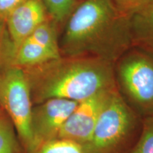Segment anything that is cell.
I'll return each instance as SVG.
<instances>
[{"instance_id":"cell-5","label":"cell","mask_w":153,"mask_h":153,"mask_svg":"<svg viewBox=\"0 0 153 153\" xmlns=\"http://www.w3.org/2000/svg\"><path fill=\"white\" fill-rule=\"evenodd\" d=\"M33 106L24 70L10 66L0 70V107L14 124L24 153L31 145L30 118Z\"/></svg>"},{"instance_id":"cell-7","label":"cell","mask_w":153,"mask_h":153,"mask_svg":"<svg viewBox=\"0 0 153 153\" xmlns=\"http://www.w3.org/2000/svg\"><path fill=\"white\" fill-rule=\"evenodd\" d=\"M77 104V101L55 98L33 105L30 118L31 145L26 153L58 138L62 126Z\"/></svg>"},{"instance_id":"cell-6","label":"cell","mask_w":153,"mask_h":153,"mask_svg":"<svg viewBox=\"0 0 153 153\" xmlns=\"http://www.w3.org/2000/svg\"><path fill=\"white\" fill-rule=\"evenodd\" d=\"M60 33L52 19L40 25L17 48L11 66L24 69L59 58Z\"/></svg>"},{"instance_id":"cell-13","label":"cell","mask_w":153,"mask_h":153,"mask_svg":"<svg viewBox=\"0 0 153 153\" xmlns=\"http://www.w3.org/2000/svg\"><path fill=\"white\" fill-rule=\"evenodd\" d=\"M28 153H85L82 147L68 140L57 138L42 144Z\"/></svg>"},{"instance_id":"cell-18","label":"cell","mask_w":153,"mask_h":153,"mask_svg":"<svg viewBox=\"0 0 153 153\" xmlns=\"http://www.w3.org/2000/svg\"><path fill=\"white\" fill-rule=\"evenodd\" d=\"M77 1H79H79H83V0H77Z\"/></svg>"},{"instance_id":"cell-9","label":"cell","mask_w":153,"mask_h":153,"mask_svg":"<svg viewBox=\"0 0 153 153\" xmlns=\"http://www.w3.org/2000/svg\"><path fill=\"white\" fill-rule=\"evenodd\" d=\"M51 19L43 0H25L19 5L5 20L7 33L14 48V54L23 41L40 25Z\"/></svg>"},{"instance_id":"cell-8","label":"cell","mask_w":153,"mask_h":153,"mask_svg":"<svg viewBox=\"0 0 153 153\" xmlns=\"http://www.w3.org/2000/svg\"><path fill=\"white\" fill-rule=\"evenodd\" d=\"M117 88L102 91L78 102L62 126L58 138L68 140L80 146L86 144L94 128L99 115Z\"/></svg>"},{"instance_id":"cell-16","label":"cell","mask_w":153,"mask_h":153,"mask_svg":"<svg viewBox=\"0 0 153 153\" xmlns=\"http://www.w3.org/2000/svg\"><path fill=\"white\" fill-rule=\"evenodd\" d=\"M118 9L131 17L152 0H111Z\"/></svg>"},{"instance_id":"cell-19","label":"cell","mask_w":153,"mask_h":153,"mask_svg":"<svg viewBox=\"0 0 153 153\" xmlns=\"http://www.w3.org/2000/svg\"><path fill=\"white\" fill-rule=\"evenodd\" d=\"M0 108H1V107H0Z\"/></svg>"},{"instance_id":"cell-1","label":"cell","mask_w":153,"mask_h":153,"mask_svg":"<svg viewBox=\"0 0 153 153\" xmlns=\"http://www.w3.org/2000/svg\"><path fill=\"white\" fill-rule=\"evenodd\" d=\"M62 56L89 57L115 64L133 47L131 17L111 0H83L62 30Z\"/></svg>"},{"instance_id":"cell-3","label":"cell","mask_w":153,"mask_h":153,"mask_svg":"<svg viewBox=\"0 0 153 153\" xmlns=\"http://www.w3.org/2000/svg\"><path fill=\"white\" fill-rule=\"evenodd\" d=\"M143 128V118L116 90L101 111L89 141L81 147L85 153H131Z\"/></svg>"},{"instance_id":"cell-2","label":"cell","mask_w":153,"mask_h":153,"mask_svg":"<svg viewBox=\"0 0 153 153\" xmlns=\"http://www.w3.org/2000/svg\"><path fill=\"white\" fill-rule=\"evenodd\" d=\"M33 105L59 98L82 101L116 88L114 64L89 57L61 56L23 69Z\"/></svg>"},{"instance_id":"cell-11","label":"cell","mask_w":153,"mask_h":153,"mask_svg":"<svg viewBox=\"0 0 153 153\" xmlns=\"http://www.w3.org/2000/svg\"><path fill=\"white\" fill-rule=\"evenodd\" d=\"M0 153H24L10 118L0 108Z\"/></svg>"},{"instance_id":"cell-14","label":"cell","mask_w":153,"mask_h":153,"mask_svg":"<svg viewBox=\"0 0 153 153\" xmlns=\"http://www.w3.org/2000/svg\"><path fill=\"white\" fill-rule=\"evenodd\" d=\"M14 48L6 28L5 21L0 20V70L12 65Z\"/></svg>"},{"instance_id":"cell-10","label":"cell","mask_w":153,"mask_h":153,"mask_svg":"<svg viewBox=\"0 0 153 153\" xmlns=\"http://www.w3.org/2000/svg\"><path fill=\"white\" fill-rule=\"evenodd\" d=\"M133 47L153 53V0L131 17Z\"/></svg>"},{"instance_id":"cell-17","label":"cell","mask_w":153,"mask_h":153,"mask_svg":"<svg viewBox=\"0 0 153 153\" xmlns=\"http://www.w3.org/2000/svg\"><path fill=\"white\" fill-rule=\"evenodd\" d=\"M25 0H0V20L5 21L7 16Z\"/></svg>"},{"instance_id":"cell-12","label":"cell","mask_w":153,"mask_h":153,"mask_svg":"<svg viewBox=\"0 0 153 153\" xmlns=\"http://www.w3.org/2000/svg\"><path fill=\"white\" fill-rule=\"evenodd\" d=\"M51 18L57 24L60 33L68 17L79 1L77 0H43Z\"/></svg>"},{"instance_id":"cell-4","label":"cell","mask_w":153,"mask_h":153,"mask_svg":"<svg viewBox=\"0 0 153 153\" xmlns=\"http://www.w3.org/2000/svg\"><path fill=\"white\" fill-rule=\"evenodd\" d=\"M116 88L141 118L153 117V53L133 47L114 64Z\"/></svg>"},{"instance_id":"cell-15","label":"cell","mask_w":153,"mask_h":153,"mask_svg":"<svg viewBox=\"0 0 153 153\" xmlns=\"http://www.w3.org/2000/svg\"><path fill=\"white\" fill-rule=\"evenodd\" d=\"M131 153H153V117L143 119L142 133Z\"/></svg>"}]
</instances>
